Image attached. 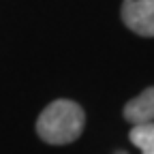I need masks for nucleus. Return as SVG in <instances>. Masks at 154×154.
Listing matches in <instances>:
<instances>
[{"instance_id": "f257e3e1", "label": "nucleus", "mask_w": 154, "mask_h": 154, "mask_svg": "<svg viewBox=\"0 0 154 154\" xmlns=\"http://www.w3.org/2000/svg\"><path fill=\"white\" fill-rule=\"evenodd\" d=\"M86 124V113L75 101L58 99L49 103L36 120V133L45 143L64 146L82 135Z\"/></svg>"}, {"instance_id": "f03ea898", "label": "nucleus", "mask_w": 154, "mask_h": 154, "mask_svg": "<svg viewBox=\"0 0 154 154\" xmlns=\"http://www.w3.org/2000/svg\"><path fill=\"white\" fill-rule=\"evenodd\" d=\"M124 24L139 36H154V0H124Z\"/></svg>"}, {"instance_id": "7ed1b4c3", "label": "nucleus", "mask_w": 154, "mask_h": 154, "mask_svg": "<svg viewBox=\"0 0 154 154\" xmlns=\"http://www.w3.org/2000/svg\"><path fill=\"white\" fill-rule=\"evenodd\" d=\"M124 120H128L133 126L135 124H146L154 122V86L137 94L133 101L126 103L124 107Z\"/></svg>"}, {"instance_id": "20e7f679", "label": "nucleus", "mask_w": 154, "mask_h": 154, "mask_svg": "<svg viewBox=\"0 0 154 154\" xmlns=\"http://www.w3.org/2000/svg\"><path fill=\"white\" fill-rule=\"evenodd\" d=\"M131 143L139 148L141 154H154V122L135 124L128 133Z\"/></svg>"}]
</instances>
